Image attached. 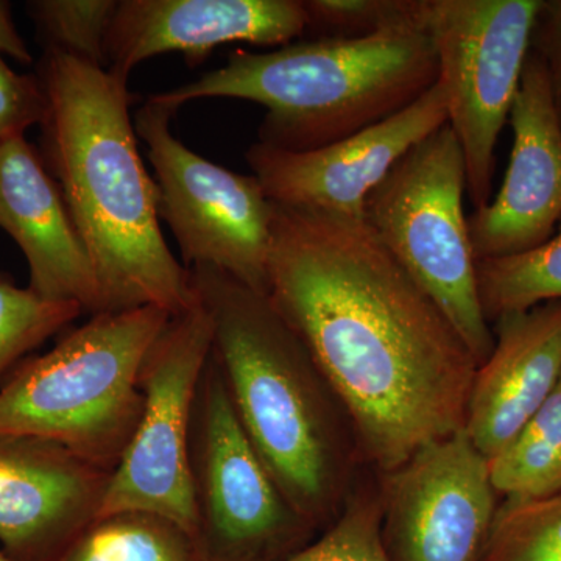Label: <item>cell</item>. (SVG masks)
Returning a JSON list of instances; mask_svg holds the SVG:
<instances>
[{
  "mask_svg": "<svg viewBox=\"0 0 561 561\" xmlns=\"http://www.w3.org/2000/svg\"><path fill=\"white\" fill-rule=\"evenodd\" d=\"M284 561H393L383 542L381 502H357L323 538Z\"/></svg>",
  "mask_w": 561,
  "mask_h": 561,
  "instance_id": "25",
  "label": "cell"
},
{
  "mask_svg": "<svg viewBox=\"0 0 561 561\" xmlns=\"http://www.w3.org/2000/svg\"><path fill=\"white\" fill-rule=\"evenodd\" d=\"M467 169L449 125L416 144L365 202V221L467 343L479 367L494 348L483 313L470 227Z\"/></svg>",
  "mask_w": 561,
  "mask_h": 561,
  "instance_id": "6",
  "label": "cell"
},
{
  "mask_svg": "<svg viewBox=\"0 0 561 561\" xmlns=\"http://www.w3.org/2000/svg\"><path fill=\"white\" fill-rule=\"evenodd\" d=\"M190 273L213 320V356L243 430L290 507L316 515L330 497L334 457L308 351L265 295L216 268Z\"/></svg>",
  "mask_w": 561,
  "mask_h": 561,
  "instance_id": "4",
  "label": "cell"
},
{
  "mask_svg": "<svg viewBox=\"0 0 561 561\" xmlns=\"http://www.w3.org/2000/svg\"><path fill=\"white\" fill-rule=\"evenodd\" d=\"M387 474L381 507L393 561H481L497 491L467 432L430 443Z\"/></svg>",
  "mask_w": 561,
  "mask_h": 561,
  "instance_id": "11",
  "label": "cell"
},
{
  "mask_svg": "<svg viewBox=\"0 0 561 561\" xmlns=\"http://www.w3.org/2000/svg\"><path fill=\"white\" fill-rule=\"evenodd\" d=\"M3 54L21 62L32 61L31 51L14 27L10 5L7 2H0V55Z\"/></svg>",
  "mask_w": 561,
  "mask_h": 561,
  "instance_id": "28",
  "label": "cell"
},
{
  "mask_svg": "<svg viewBox=\"0 0 561 561\" xmlns=\"http://www.w3.org/2000/svg\"><path fill=\"white\" fill-rule=\"evenodd\" d=\"M213 345V320L201 300L172 317L153 343L140 371L144 405L138 426L111 471L95 519L151 513L198 540L192 430Z\"/></svg>",
  "mask_w": 561,
  "mask_h": 561,
  "instance_id": "7",
  "label": "cell"
},
{
  "mask_svg": "<svg viewBox=\"0 0 561 561\" xmlns=\"http://www.w3.org/2000/svg\"><path fill=\"white\" fill-rule=\"evenodd\" d=\"M481 561H561V494L508 501L497 511Z\"/></svg>",
  "mask_w": 561,
  "mask_h": 561,
  "instance_id": "21",
  "label": "cell"
},
{
  "mask_svg": "<svg viewBox=\"0 0 561 561\" xmlns=\"http://www.w3.org/2000/svg\"><path fill=\"white\" fill-rule=\"evenodd\" d=\"M508 122L513 147L500 194L468 219L476 260L535 249L561 219V128L545 66L531 49Z\"/></svg>",
  "mask_w": 561,
  "mask_h": 561,
  "instance_id": "13",
  "label": "cell"
},
{
  "mask_svg": "<svg viewBox=\"0 0 561 561\" xmlns=\"http://www.w3.org/2000/svg\"><path fill=\"white\" fill-rule=\"evenodd\" d=\"M265 297L383 471L463 430L478 362L367 221L273 203Z\"/></svg>",
  "mask_w": 561,
  "mask_h": 561,
  "instance_id": "1",
  "label": "cell"
},
{
  "mask_svg": "<svg viewBox=\"0 0 561 561\" xmlns=\"http://www.w3.org/2000/svg\"><path fill=\"white\" fill-rule=\"evenodd\" d=\"M192 467L205 561H234L260 551L298 515L243 430L214 356L195 404Z\"/></svg>",
  "mask_w": 561,
  "mask_h": 561,
  "instance_id": "10",
  "label": "cell"
},
{
  "mask_svg": "<svg viewBox=\"0 0 561 561\" xmlns=\"http://www.w3.org/2000/svg\"><path fill=\"white\" fill-rule=\"evenodd\" d=\"M306 25L301 0H122L106 36V69L128 79L168 51L198 65L224 44L287 46Z\"/></svg>",
  "mask_w": 561,
  "mask_h": 561,
  "instance_id": "15",
  "label": "cell"
},
{
  "mask_svg": "<svg viewBox=\"0 0 561 561\" xmlns=\"http://www.w3.org/2000/svg\"><path fill=\"white\" fill-rule=\"evenodd\" d=\"M171 319L151 306L98 313L21 362L0 387V435L57 443L113 471L142 412L144 362Z\"/></svg>",
  "mask_w": 561,
  "mask_h": 561,
  "instance_id": "5",
  "label": "cell"
},
{
  "mask_svg": "<svg viewBox=\"0 0 561 561\" xmlns=\"http://www.w3.org/2000/svg\"><path fill=\"white\" fill-rule=\"evenodd\" d=\"M81 313L76 302L43 300L0 273V378Z\"/></svg>",
  "mask_w": 561,
  "mask_h": 561,
  "instance_id": "22",
  "label": "cell"
},
{
  "mask_svg": "<svg viewBox=\"0 0 561 561\" xmlns=\"http://www.w3.org/2000/svg\"><path fill=\"white\" fill-rule=\"evenodd\" d=\"M448 124L440 81L409 108L356 135L311 151H286L256 142L247 162L268 201L365 220V202L398 161Z\"/></svg>",
  "mask_w": 561,
  "mask_h": 561,
  "instance_id": "12",
  "label": "cell"
},
{
  "mask_svg": "<svg viewBox=\"0 0 561 561\" xmlns=\"http://www.w3.org/2000/svg\"><path fill=\"white\" fill-rule=\"evenodd\" d=\"M476 268L489 321L561 301V219L549 241L511 256L478 260Z\"/></svg>",
  "mask_w": 561,
  "mask_h": 561,
  "instance_id": "20",
  "label": "cell"
},
{
  "mask_svg": "<svg viewBox=\"0 0 561 561\" xmlns=\"http://www.w3.org/2000/svg\"><path fill=\"white\" fill-rule=\"evenodd\" d=\"M44 113L43 84L11 70L0 55V140L24 135L33 124L43 122Z\"/></svg>",
  "mask_w": 561,
  "mask_h": 561,
  "instance_id": "26",
  "label": "cell"
},
{
  "mask_svg": "<svg viewBox=\"0 0 561 561\" xmlns=\"http://www.w3.org/2000/svg\"><path fill=\"white\" fill-rule=\"evenodd\" d=\"M0 228L24 253L33 294L46 301L76 302L90 316L101 313L90 253L57 181L24 135L0 140Z\"/></svg>",
  "mask_w": 561,
  "mask_h": 561,
  "instance_id": "16",
  "label": "cell"
},
{
  "mask_svg": "<svg viewBox=\"0 0 561 561\" xmlns=\"http://www.w3.org/2000/svg\"><path fill=\"white\" fill-rule=\"evenodd\" d=\"M41 84L44 150L94 265L101 313L146 306L172 317L190 311L197 294L161 232L127 79L49 47Z\"/></svg>",
  "mask_w": 561,
  "mask_h": 561,
  "instance_id": "2",
  "label": "cell"
},
{
  "mask_svg": "<svg viewBox=\"0 0 561 561\" xmlns=\"http://www.w3.org/2000/svg\"><path fill=\"white\" fill-rule=\"evenodd\" d=\"M496 321L494 348L476 371L463 424L489 460L516 437L561 378V301Z\"/></svg>",
  "mask_w": 561,
  "mask_h": 561,
  "instance_id": "17",
  "label": "cell"
},
{
  "mask_svg": "<svg viewBox=\"0 0 561 561\" xmlns=\"http://www.w3.org/2000/svg\"><path fill=\"white\" fill-rule=\"evenodd\" d=\"M175 111L147 101L135 130L154 171L158 214L187 271L216 268L261 295L268 291L273 203L260 180L214 164L171 131Z\"/></svg>",
  "mask_w": 561,
  "mask_h": 561,
  "instance_id": "9",
  "label": "cell"
},
{
  "mask_svg": "<svg viewBox=\"0 0 561 561\" xmlns=\"http://www.w3.org/2000/svg\"><path fill=\"white\" fill-rule=\"evenodd\" d=\"M50 49L106 68V36L116 13L114 0H41L31 3Z\"/></svg>",
  "mask_w": 561,
  "mask_h": 561,
  "instance_id": "24",
  "label": "cell"
},
{
  "mask_svg": "<svg viewBox=\"0 0 561 561\" xmlns=\"http://www.w3.org/2000/svg\"><path fill=\"white\" fill-rule=\"evenodd\" d=\"M111 471L57 443L0 435V546L51 561L95 518Z\"/></svg>",
  "mask_w": 561,
  "mask_h": 561,
  "instance_id": "14",
  "label": "cell"
},
{
  "mask_svg": "<svg viewBox=\"0 0 561 561\" xmlns=\"http://www.w3.org/2000/svg\"><path fill=\"white\" fill-rule=\"evenodd\" d=\"M438 81L431 36L394 28L365 38L290 43L267 54L236 50L221 68L150 102L176 111L201 99H241L267 114L260 142L311 151L409 108Z\"/></svg>",
  "mask_w": 561,
  "mask_h": 561,
  "instance_id": "3",
  "label": "cell"
},
{
  "mask_svg": "<svg viewBox=\"0 0 561 561\" xmlns=\"http://www.w3.org/2000/svg\"><path fill=\"white\" fill-rule=\"evenodd\" d=\"M541 0H424L448 125L463 154L476 209L489 205L494 150L511 117Z\"/></svg>",
  "mask_w": 561,
  "mask_h": 561,
  "instance_id": "8",
  "label": "cell"
},
{
  "mask_svg": "<svg viewBox=\"0 0 561 561\" xmlns=\"http://www.w3.org/2000/svg\"><path fill=\"white\" fill-rule=\"evenodd\" d=\"M306 32L316 38L354 39L394 28H423L424 0H301Z\"/></svg>",
  "mask_w": 561,
  "mask_h": 561,
  "instance_id": "23",
  "label": "cell"
},
{
  "mask_svg": "<svg viewBox=\"0 0 561 561\" xmlns=\"http://www.w3.org/2000/svg\"><path fill=\"white\" fill-rule=\"evenodd\" d=\"M0 561H14L13 559H11L9 553L3 551L2 546H0Z\"/></svg>",
  "mask_w": 561,
  "mask_h": 561,
  "instance_id": "29",
  "label": "cell"
},
{
  "mask_svg": "<svg viewBox=\"0 0 561 561\" xmlns=\"http://www.w3.org/2000/svg\"><path fill=\"white\" fill-rule=\"evenodd\" d=\"M489 461L491 482L508 501L561 494V378L538 412Z\"/></svg>",
  "mask_w": 561,
  "mask_h": 561,
  "instance_id": "19",
  "label": "cell"
},
{
  "mask_svg": "<svg viewBox=\"0 0 561 561\" xmlns=\"http://www.w3.org/2000/svg\"><path fill=\"white\" fill-rule=\"evenodd\" d=\"M54 561H205L175 523L142 512L94 519Z\"/></svg>",
  "mask_w": 561,
  "mask_h": 561,
  "instance_id": "18",
  "label": "cell"
},
{
  "mask_svg": "<svg viewBox=\"0 0 561 561\" xmlns=\"http://www.w3.org/2000/svg\"><path fill=\"white\" fill-rule=\"evenodd\" d=\"M530 49L540 57L561 128V0H541Z\"/></svg>",
  "mask_w": 561,
  "mask_h": 561,
  "instance_id": "27",
  "label": "cell"
}]
</instances>
